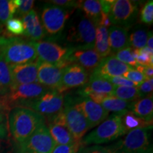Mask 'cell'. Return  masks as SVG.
Wrapping results in <instances>:
<instances>
[{
	"label": "cell",
	"instance_id": "obj_27",
	"mask_svg": "<svg viewBox=\"0 0 153 153\" xmlns=\"http://www.w3.org/2000/svg\"><path fill=\"white\" fill-rule=\"evenodd\" d=\"M131 104L132 102L122 100L113 96H108L100 104L108 112H114V114H122L129 111Z\"/></svg>",
	"mask_w": 153,
	"mask_h": 153
},
{
	"label": "cell",
	"instance_id": "obj_2",
	"mask_svg": "<svg viewBox=\"0 0 153 153\" xmlns=\"http://www.w3.org/2000/svg\"><path fill=\"white\" fill-rule=\"evenodd\" d=\"M0 56L8 64L19 65L38 59L31 41L9 35L0 36Z\"/></svg>",
	"mask_w": 153,
	"mask_h": 153
},
{
	"label": "cell",
	"instance_id": "obj_42",
	"mask_svg": "<svg viewBox=\"0 0 153 153\" xmlns=\"http://www.w3.org/2000/svg\"><path fill=\"white\" fill-rule=\"evenodd\" d=\"M107 80L115 87H135L133 82L129 81L128 79H126L122 76L108 78Z\"/></svg>",
	"mask_w": 153,
	"mask_h": 153
},
{
	"label": "cell",
	"instance_id": "obj_21",
	"mask_svg": "<svg viewBox=\"0 0 153 153\" xmlns=\"http://www.w3.org/2000/svg\"><path fill=\"white\" fill-rule=\"evenodd\" d=\"M114 88L115 86L106 79L91 74L89 76L87 84L85 86L84 89H82L79 94L84 95L87 93H94L111 96Z\"/></svg>",
	"mask_w": 153,
	"mask_h": 153
},
{
	"label": "cell",
	"instance_id": "obj_8",
	"mask_svg": "<svg viewBox=\"0 0 153 153\" xmlns=\"http://www.w3.org/2000/svg\"><path fill=\"white\" fill-rule=\"evenodd\" d=\"M138 3L131 0H114L108 14L111 24L118 27L128 28L138 16Z\"/></svg>",
	"mask_w": 153,
	"mask_h": 153
},
{
	"label": "cell",
	"instance_id": "obj_20",
	"mask_svg": "<svg viewBox=\"0 0 153 153\" xmlns=\"http://www.w3.org/2000/svg\"><path fill=\"white\" fill-rule=\"evenodd\" d=\"M108 43L111 53H116L121 50L129 48L128 28L111 26L108 29Z\"/></svg>",
	"mask_w": 153,
	"mask_h": 153
},
{
	"label": "cell",
	"instance_id": "obj_9",
	"mask_svg": "<svg viewBox=\"0 0 153 153\" xmlns=\"http://www.w3.org/2000/svg\"><path fill=\"white\" fill-rule=\"evenodd\" d=\"M55 145L47 126L44 123L19 144L18 153H51Z\"/></svg>",
	"mask_w": 153,
	"mask_h": 153
},
{
	"label": "cell",
	"instance_id": "obj_43",
	"mask_svg": "<svg viewBox=\"0 0 153 153\" xmlns=\"http://www.w3.org/2000/svg\"><path fill=\"white\" fill-rule=\"evenodd\" d=\"M135 70L137 71L141 72L146 79H152L153 76V67L152 66H144L138 65Z\"/></svg>",
	"mask_w": 153,
	"mask_h": 153
},
{
	"label": "cell",
	"instance_id": "obj_10",
	"mask_svg": "<svg viewBox=\"0 0 153 153\" xmlns=\"http://www.w3.org/2000/svg\"><path fill=\"white\" fill-rule=\"evenodd\" d=\"M62 111L66 127L77 142H82V138L89 130V124L85 116L74 106L72 98L65 97Z\"/></svg>",
	"mask_w": 153,
	"mask_h": 153
},
{
	"label": "cell",
	"instance_id": "obj_12",
	"mask_svg": "<svg viewBox=\"0 0 153 153\" xmlns=\"http://www.w3.org/2000/svg\"><path fill=\"white\" fill-rule=\"evenodd\" d=\"M72 101L74 106L85 116L89 129L99 126L108 117L109 112L87 97L80 95L79 98L72 99Z\"/></svg>",
	"mask_w": 153,
	"mask_h": 153
},
{
	"label": "cell",
	"instance_id": "obj_17",
	"mask_svg": "<svg viewBox=\"0 0 153 153\" xmlns=\"http://www.w3.org/2000/svg\"><path fill=\"white\" fill-rule=\"evenodd\" d=\"M64 70L65 68L57 65L40 61L38 68V83L51 90H57Z\"/></svg>",
	"mask_w": 153,
	"mask_h": 153
},
{
	"label": "cell",
	"instance_id": "obj_23",
	"mask_svg": "<svg viewBox=\"0 0 153 153\" xmlns=\"http://www.w3.org/2000/svg\"><path fill=\"white\" fill-rule=\"evenodd\" d=\"M129 111L145 121L152 123L153 99L152 96L145 97L132 102Z\"/></svg>",
	"mask_w": 153,
	"mask_h": 153
},
{
	"label": "cell",
	"instance_id": "obj_39",
	"mask_svg": "<svg viewBox=\"0 0 153 153\" xmlns=\"http://www.w3.org/2000/svg\"><path fill=\"white\" fill-rule=\"evenodd\" d=\"M137 89L138 91L141 99L152 96L153 79L145 80L141 85L137 87Z\"/></svg>",
	"mask_w": 153,
	"mask_h": 153
},
{
	"label": "cell",
	"instance_id": "obj_46",
	"mask_svg": "<svg viewBox=\"0 0 153 153\" xmlns=\"http://www.w3.org/2000/svg\"><path fill=\"white\" fill-rule=\"evenodd\" d=\"M7 113H9V111L7 110L4 104L2 101H1V98H0V114H7Z\"/></svg>",
	"mask_w": 153,
	"mask_h": 153
},
{
	"label": "cell",
	"instance_id": "obj_40",
	"mask_svg": "<svg viewBox=\"0 0 153 153\" xmlns=\"http://www.w3.org/2000/svg\"><path fill=\"white\" fill-rule=\"evenodd\" d=\"M77 153H111L108 146L101 145H91V146H83L78 150Z\"/></svg>",
	"mask_w": 153,
	"mask_h": 153
},
{
	"label": "cell",
	"instance_id": "obj_37",
	"mask_svg": "<svg viewBox=\"0 0 153 153\" xmlns=\"http://www.w3.org/2000/svg\"><path fill=\"white\" fill-rule=\"evenodd\" d=\"M122 76H123L126 79H128L129 81L133 82V83L135 85V87H138L140 85L143 83L145 80H146L144 75L137 71V70H135V69L132 68L131 70H129L128 71L125 72Z\"/></svg>",
	"mask_w": 153,
	"mask_h": 153
},
{
	"label": "cell",
	"instance_id": "obj_47",
	"mask_svg": "<svg viewBox=\"0 0 153 153\" xmlns=\"http://www.w3.org/2000/svg\"><path fill=\"white\" fill-rule=\"evenodd\" d=\"M6 115H7V114H0V125L7 121Z\"/></svg>",
	"mask_w": 153,
	"mask_h": 153
},
{
	"label": "cell",
	"instance_id": "obj_29",
	"mask_svg": "<svg viewBox=\"0 0 153 153\" xmlns=\"http://www.w3.org/2000/svg\"><path fill=\"white\" fill-rule=\"evenodd\" d=\"M111 96L130 102L136 101L141 99L135 87H115Z\"/></svg>",
	"mask_w": 153,
	"mask_h": 153
},
{
	"label": "cell",
	"instance_id": "obj_26",
	"mask_svg": "<svg viewBox=\"0 0 153 153\" xmlns=\"http://www.w3.org/2000/svg\"><path fill=\"white\" fill-rule=\"evenodd\" d=\"M77 9L84 13L87 18L91 19L98 25L101 14L100 1L98 0H85L78 1Z\"/></svg>",
	"mask_w": 153,
	"mask_h": 153
},
{
	"label": "cell",
	"instance_id": "obj_32",
	"mask_svg": "<svg viewBox=\"0 0 153 153\" xmlns=\"http://www.w3.org/2000/svg\"><path fill=\"white\" fill-rule=\"evenodd\" d=\"M0 153H12L7 121L0 125Z\"/></svg>",
	"mask_w": 153,
	"mask_h": 153
},
{
	"label": "cell",
	"instance_id": "obj_41",
	"mask_svg": "<svg viewBox=\"0 0 153 153\" xmlns=\"http://www.w3.org/2000/svg\"><path fill=\"white\" fill-rule=\"evenodd\" d=\"M46 2L64 9H77L78 1L73 0H50Z\"/></svg>",
	"mask_w": 153,
	"mask_h": 153
},
{
	"label": "cell",
	"instance_id": "obj_11",
	"mask_svg": "<svg viewBox=\"0 0 153 153\" xmlns=\"http://www.w3.org/2000/svg\"><path fill=\"white\" fill-rule=\"evenodd\" d=\"M71 14L68 9L46 4L41 12L42 26L45 33L50 36H56L61 33Z\"/></svg>",
	"mask_w": 153,
	"mask_h": 153
},
{
	"label": "cell",
	"instance_id": "obj_18",
	"mask_svg": "<svg viewBox=\"0 0 153 153\" xmlns=\"http://www.w3.org/2000/svg\"><path fill=\"white\" fill-rule=\"evenodd\" d=\"M132 68L131 66L120 62L114 55H111L103 58L99 65L91 74L107 79L114 76H122Z\"/></svg>",
	"mask_w": 153,
	"mask_h": 153
},
{
	"label": "cell",
	"instance_id": "obj_7",
	"mask_svg": "<svg viewBox=\"0 0 153 153\" xmlns=\"http://www.w3.org/2000/svg\"><path fill=\"white\" fill-rule=\"evenodd\" d=\"M65 104L63 93L57 90H48L41 97L30 101L23 106L38 113L45 118L51 120L54 116L62 111Z\"/></svg>",
	"mask_w": 153,
	"mask_h": 153
},
{
	"label": "cell",
	"instance_id": "obj_24",
	"mask_svg": "<svg viewBox=\"0 0 153 153\" xmlns=\"http://www.w3.org/2000/svg\"><path fill=\"white\" fill-rule=\"evenodd\" d=\"M94 50L101 58L110 56V54H111L108 43V28L100 25H97L96 28Z\"/></svg>",
	"mask_w": 153,
	"mask_h": 153
},
{
	"label": "cell",
	"instance_id": "obj_44",
	"mask_svg": "<svg viewBox=\"0 0 153 153\" xmlns=\"http://www.w3.org/2000/svg\"><path fill=\"white\" fill-rule=\"evenodd\" d=\"M113 1H114V0H102V1H100L101 12L107 15L109 14Z\"/></svg>",
	"mask_w": 153,
	"mask_h": 153
},
{
	"label": "cell",
	"instance_id": "obj_45",
	"mask_svg": "<svg viewBox=\"0 0 153 153\" xmlns=\"http://www.w3.org/2000/svg\"><path fill=\"white\" fill-rule=\"evenodd\" d=\"M146 46L148 47L149 48L153 50V36H152V31H151V32L150 31L148 33Z\"/></svg>",
	"mask_w": 153,
	"mask_h": 153
},
{
	"label": "cell",
	"instance_id": "obj_35",
	"mask_svg": "<svg viewBox=\"0 0 153 153\" xmlns=\"http://www.w3.org/2000/svg\"><path fill=\"white\" fill-rule=\"evenodd\" d=\"M140 22L146 25H151L153 22V1H147L140 11Z\"/></svg>",
	"mask_w": 153,
	"mask_h": 153
},
{
	"label": "cell",
	"instance_id": "obj_14",
	"mask_svg": "<svg viewBox=\"0 0 153 153\" xmlns=\"http://www.w3.org/2000/svg\"><path fill=\"white\" fill-rule=\"evenodd\" d=\"M102 59L94 48H70V53L67 57V60L70 65L73 64L78 65L85 69L89 74L92 73L97 68Z\"/></svg>",
	"mask_w": 153,
	"mask_h": 153
},
{
	"label": "cell",
	"instance_id": "obj_15",
	"mask_svg": "<svg viewBox=\"0 0 153 153\" xmlns=\"http://www.w3.org/2000/svg\"><path fill=\"white\" fill-rule=\"evenodd\" d=\"M88 72L81 66L73 64L65 68L57 91L64 94L68 89L85 86L89 81Z\"/></svg>",
	"mask_w": 153,
	"mask_h": 153
},
{
	"label": "cell",
	"instance_id": "obj_13",
	"mask_svg": "<svg viewBox=\"0 0 153 153\" xmlns=\"http://www.w3.org/2000/svg\"><path fill=\"white\" fill-rule=\"evenodd\" d=\"M37 57L41 62L51 63L53 65L60 64L70 51L68 47H63L54 42L36 41L33 42Z\"/></svg>",
	"mask_w": 153,
	"mask_h": 153
},
{
	"label": "cell",
	"instance_id": "obj_4",
	"mask_svg": "<svg viewBox=\"0 0 153 153\" xmlns=\"http://www.w3.org/2000/svg\"><path fill=\"white\" fill-rule=\"evenodd\" d=\"M126 135L121 123L120 114H114L99 124L97 128L82 140L83 146L89 145H99L116 140Z\"/></svg>",
	"mask_w": 153,
	"mask_h": 153
},
{
	"label": "cell",
	"instance_id": "obj_48",
	"mask_svg": "<svg viewBox=\"0 0 153 153\" xmlns=\"http://www.w3.org/2000/svg\"><path fill=\"white\" fill-rule=\"evenodd\" d=\"M2 31H3V26L0 24V34H1V33Z\"/></svg>",
	"mask_w": 153,
	"mask_h": 153
},
{
	"label": "cell",
	"instance_id": "obj_1",
	"mask_svg": "<svg viewBox=\"0 0 153 153\" xmlns=\"http://www.w3.org/2000/svg\"><path fill=\"white\" fill-rule=\"evenodd\" d=\"M44 123L45 118L29 108L14 107L8 113L7 126L9 135L18 145Z\"/></svg>",
	"mask_w": 153,
	"mask_h": 153
},
{
	"label": "cell",
	"instance_id": "obj_33",
	"mask_svg": "<svg viewBox=\"0 0 153 153\" xmlns=\"http://www.w3.org/2000/svg\"><path fill=\"white\" fill-rule=\"evenodd\" d=\"M133 50L131 47L126 48L125 49L121 50L118 52L114 53V57H116L120 62L125 63L131 68H136L138 65L136 60L133 55Z\"/></svg>",
	"mask_w": 153,
	"mask_h": 153
},
{
	"label": "cell",
	"instance_id": "obj_31",
	"mask_svg": "<svg viewBox=\"0 0 153 153\" xmlns=\"http://www.w3.org/2000/svg\"><path fill=\"white\" fill-rule=\"evenodd\" d=\"M17 7L14 0H0V24L4 26L16 14Z\"/></svg>",
	"mask_w": 153,
	"mask_h": 153
},
{
	"label": "cell",
	"instance_id": "obj_36",
	"mask_svg": "<svg viewBox=\"0 0 153 153\" xmlns=\"http://www.w3.org/2000/svg\"><path fill=\"white\" fill-rule=\"evenodd\" d=\"M14 2L17 7L16 14L23 17L33 9L35 1L33 0H14Z\"/></svg>",
	"mask_w": 153,
	"mask_h": 153
},
{
	"label": "cell",
	"instance_id": "obj_25",
	"mask_svg": "<svg viewBox=\"0 0 153 153\" xmlns=\"http://www.w3.org/2000/svg\"><path fill=\"white\" fill-rule=\"evenodd\" d=\"M120 118L126 134L134 129L152 128V123L143 120L131 111H127L120 114Z\"/></svg>",
	"mask_w": 153,
	"mask_h": 153
},
{
	"label": "cell",
	"instance_id": "obj_19",
	"mask_svg": "<svg viewBox=\"0 0 153 153\" xmlns=\"http://www.w3.org/2000/svg\"><path fill=\"white\" fill-rule=\"evenodd\" d=\"M22 22L24 28V35L29 38L30 41H40L45 38V32L35 10L32 9L23 16Z\"/></svg>",
	"mask_w": 153,
	"mask_h": 153
},
{
	"label": "cell",
	"instance_id": "obj_22",
	"mask_svg": "<svg viewBox=\"0 0 153 153\" xmlns=\"http://www.w3.org/2000/svg\"><path fill=\"white\" fill-rule=\"evenodd\" d=\"M51 137L56 145H72L77 142L65 125L49 123L47 126Z\"/></svg>",
	"mask_w": 153,
	"mask_h": 153
},
{
	"label": "cell",
	"instance_id": "obj_49",
	"mask_svg": "<svg viewBox=\"0 0 153 153\" xmlns=\"http://www.w3.org/2000/svg\"><path fill=\"white\" fill-rule=\"evenodd\" d=\"M4 94H5L4 93L3 91L1 90V89H0V96H2V95H4Z\"/></svg>",
	"mask_w": 153,
	"mask_h": 153
},
{
	"label": "cell",
	"instance_id": "obj_5",
	"mask_svg": "<svg viewBox=\"0 0 153 153\" xmlns=\"http://www.w3.org/2000/svg\"><path fill=\"white\" fill-rule=\"evenodd\" d=\"M152 128H137L128 132L123 139L108 145L111 153H152L150 146Z\"/></svg>",
	"mask_w": 153,
	"mask_h": 153
},
{
	"label": "cell",
	"instance_id": "obj_6",
	"mask_svg": "<svg viewBox=\"0 0 153 153\" xmlns=\"http://www.w3.org/2000/svg\"><path fill=\"white\" fill-rule=\"evenodd\" d=\"M49 89L39 83L13 85L6 94L0 97L7 110L9 111L14 107H23L35 100Z\"/></svg>",
	"mask_w": 153,
	"mask_h": 153
},
{
	"label": "cell",
	"instance_id": "obj_28",
	"mask_svg": "<svg viewBox=\"0 0 153 153\" xmlns=\"http://www.w3.org/2000/svg\"><path fill=\"white\" fill-rule=\"evenodd\" d=\"M13 85L9 65L0 56V89L6 94Z\"/></svg>",
	"mask_w": 153,
	"mask_h": 153
},
{
	"label": "cell",
	"instance_id": "obj_38",
	"mask_svg": "<svg viewBox=\"0 0 153 153\" xmlns=\"http://www.w3.org/2000/svg\"><path fill=\"white\" fill-rule=\"evenodd\" d=\"M82 147H83L82 143L72 145H55L51 153H77Z\"/></svg>",
	"mask_w": 153,
	"mask_h": 153
},
{
	"label": "cell",
	"instance_id": "obj_3",
	"mask_svg": "<svg viewBox=\"0 0 153 153\" xmlns=\"http://www.w3.org/2000/svg\"><path fill=\"white\" fill-rule=\"evenodd\" d=\"M97 24L85 15L74 16L70 23L66 42L72 49L94 48Z\"/></svg>",
	"mask_w": 153,
	"mask_h": 153
},
{
	"label": "cell",
	"instance_id": "obj_34",
	"mask_svg": "<svg viewBox=\"0 0 153 153\" xmlns=\"http://www.w3.org/2000/svg\"><path fill=\"white\" fill-rule=\"evenodd\" d=\"M6 29L11 36L22 35L24 33V25L19 19L12 18L7 21L5 24Z\"/></svg>",
	"mask_w": 153,
	"mask_h": 153
},
{
	"label": "cell",
	"instance_id": "obj_16",
	"mask_svg": "<svg viewBox=\"0 0 153 153\" xmlns=\"http://www.w3.org/2000/svg\"><path fill=\"white\" fill-rule=\"evenodd\" d=\"M39 62L40 60L36 59L23 64L10 65L9 68L14 85L38 83Z\"/></svg>",
	"mask_w": 153,
	"mask_h": 153
},
{
	"label": "cell",
	"instance_id": "obj_30",
	"mask_svg": "<svg viewBox=\"0 0 153 153\" xmlns=\"http://www.w3.org/2000/svg\"><path fill=\"white\" fill-rule=\"evenodd\" d=\"M148 33L146 28H137L129 36L130 46L134 49H140L146 46Z\"/></svg>",
	"mask_w": 153,
	"mask_h": 153
}]
</instances>
